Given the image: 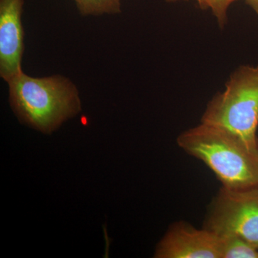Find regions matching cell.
<instances>
[{
    "instance_id": "10",
    "label": "cell",
    "mask_w": 258,
    "mask_h": 258,
    "mask_svg": "<svg viewBox=\"0 0 258 258\" xmlns=\"http://www.w3.org/2000/svg\"><path fill=\"white\" fill-rule=\"evenodd\" d=\"M244 1L258 15V0H244Z\"/></svg>"
},
{
    "instance_id": "2",
    "label": "cell",
    "mask_w": 258,
    "mask_h": 258,
    "mask_svg": "<svg viewBox=\"0 0 258 258\" xmlns=\"http://www.w3.org/2000/svg\"><path fill=\"white\" fill-rule=\"evenodd\" d=\"M10 106L22 123L51 134L81 111L76 85L62 76L33 78L22 73L8 83Z\"/></svg>"
},
{
    "instance_id": "8",
    "label": "cell",
    "mask_w": 258,
    "mask_h": 258,
    "mask_svg": "<svg viewBox=\"0 0 258 258\" xmlns=\"http://www.w3.org/2000/svg\"><path fill=\"white\" fill-rule=\"evenodd\" d=\"M83 16L117 15L121 13V0H74Z\"/></svg>"
},
{
    "instance_id": "1",
    "label": "cell",
    "mask_w": 258,
    "mask_h": 258,
    "mask_svg": "<svg viewBox=\"0 0 258 258\" xmlns=\"http://www.w3.org/2000/svg\"><path fill=\"white\" fill-rule=\"evenodd\" d=\"M176 142L186 154L203 161L222 187L258 186V154L223 129L201 122L180 134Z\"/></svg>"
},
{
    "instance_id": "9",
    "label": "cell",
    "mask_w": 258,
    "mask_h": 258,
    "mask_svg": "<svg viewBox=\"0 0 258 258\" xmlns=\"http://www.w3.org/2000/svg\"><path fill=\"white\" fill-rule=\"evenodd\" d=\"M190 0H166L168 3L186 2ZM199 8L203 10H210L216 18L217 23L221 29L225 28L228 21V10L231 5L238 0H194Z\"/></svg>"
},
{
    "instance_id": "7",
    "label": "cell",
    "mask_w": 258,
    "mask_h": 258,
    "mask_svg": "<svg viewBox=\"0 0 258 258\" xmlns=\"http://www.w3.org/2000/svg\"><path fill=\"white\" fill-rule=\"evenodd\" d=\"M219 237L222 258H258V249L243 239L232 235Z\"/></svg>"
},
{
    "instance_id": "3",
    "label": "cell",
    "mask_w": 258,
    "mask_h": 258,
    "mask_svg": "<svg viewBox=\"0 0 258 258\" xmlns=\"http://www.w3.org/2000/svg\"><path fill=\"white\" fill-rule=\"evenodd\" d=\"M201 122L229 132L258 154V66L237 68L209 102Z\"/></svg>"
},
{
    "instance_id": "5",
    "label": "cell",
    "mask_w": 258,
    "mask_h": 258,
    "mask_svg": "<svg viewBox=\"0 0 258 258\" xmlns=\"http://www.w3.org/2000/svg\"><path fill=\"white\" fill-rule=\"evenodd\" d=\"M157 258H222L220 237L211 231L175 222L158 244Z\"/></svg>"
},
{
    "instance_id": "6",
    "label": "cell",
    "mask_w": 258,
    "mask_h": 258,
    "mask_svg": "<svg viewBox=\"0 0 258 258\" xmlns=\"http://www.w3.org/2000/svg\"><path fill=\"white\" fill-rule=\"evenodd\" d=\"M24 0H0V76L9 83L23 73Z\"/></svg>"
},
{
    "instance_id": "4",
    "label": "cell",
    "mask_w": 258,
    "mask_h": 258,
    "mask_svg": "<svg viewBox=\"0 0 258 258\" xmlns=\"http://www.w3.org/2000/svg\"><path fill=\"white\" fill-rule=\"evenodd\" d=\"M203 227L218 235L237 236L258 249V186L222 187L210 204Z\"/></svg>"
}]
</instances>
